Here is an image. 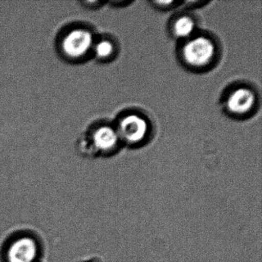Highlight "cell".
Returning <instances> with one entry per match:
<instances>
[{
  "instance_id": "obj_4",
  "label": "cell",
  "mask_w": 262,
  "mask_h": 262,
  "mask_svg": "<svg viewBox=\"0 0 262 262\" xmlns=\"http://www.w3.org/2000/svg\"><path fill=\"white\" fill-rule=\"evenodd\" d=\"M114 125L121 142L128 146L142 145L151 136V120L142 112L123 113Z\"/></svg>"
},
{
  "instance_id": "obj_2",
  "label": "cell",
  "mask_w": 262,
  "mask_h": 262,
  "mask_svg": "<svg viewBox=\"0 0 262 262\" xmlns=\"http://www.w3.org/2000/svg\"><path fill=\"white\" fill-rule=\"evenodd\" d=\"M220 44L217 38L207 32L198 31L181 42L179 57L186 68L204 71L211 68L219 59Z\"/></svg>"
},
{
  "instance_id": "obj_7",
  "label": "cell",
  "mask_w": 262,
  "mask_h": 262,
  "mask_svg": "<svg viewBox=\"0 0 262 262\" xmlns=\"http://www.w3.org/2000/svg\"><path fill=\"white\" fill-rule=\"evenodd\" d=\"M38 247L31 237H22L12 242L7 252L9 262H33L37 256Z\"/></svg>"
},
{
  "instance_id": "obj_3",
  "label": "cell",
  "mask_w": 262,
  "mask_h": 262,
  "mask_svg": "<svg viewBox=\"0 0 262 262\" xmlns=\"http://www.w3.org/2000/svg\"><path fill=\"white\" fill-rule=\"evenodd\" d=\"M122 143L114 124H93L78 139L77 149L83 156H108L114 154Z\"/></svg>"
},
{
  "instance_id": "obj_5",
  "label": "cell",
  "mask_w": 262,
  "mask_h": 262,
  "mask_svg": "<svg viewBox=\"0 0 262 262\" xmlns=\"http://www.w3.org/2000/svg\"><path fill=\"white\" fill-rule=\"evenodd\" d=\"M258 99L254 86L249 84L237 83L225 93L222 103L227 114L233 118L244 119L257 110Z\"/></svg>"
},
{
  "instance_id": "obj_6",
  "label": "cell",
  "mask_w": 262,
  "mask_h": 262,
  "mask_svg": "<svg viewBox=\"0 0 262 262\" xmlns=\"http://www.w3.org/2000/svg\"><path fill=\"white\" fill-rule=\"evenodd\" d=\"M170 35L179 42H183L195 34L198 30V20L194 14L182 12L171 18L169 26Z\"/></svg>"
},
{
  "instance_id": "obj_11",
  "label": "cell",
  "mask_w": 262,
  "mask_h": 262,
  "mask_svg": "<svg viewBox=\"0 0 262 262\" xmlns=\"http://www.w3.org/2000/svg\"><path fill=\"white\" fill-rule=\"evenodd\" d=\"M133 2H127V1H113V2H110V5L113 6L114 7H125V6L128 5V4H131Z\"/></svg>"
},
{
  "instance_id": "obj_1",
  "label": "cell",
  "mask_w": 262,
  "mask_h": 262,
  "mask_svg": "<svg viewBox=\"0 0 262 262\" xmlns=\"http://www.w3.org/2000/svg\"><path fill=\"white\" fill-rule=\"evenodd\" d=\"M96 36L94 30L88 24H67L56 36V52L62 60L69 63L84 62L92 57Z\"/></svg>"
},
{
  "instance_id": "obj_9",
  "label": "cell",
  "mask_w": 262,
  "mask_h": 262,
  "mask_svg": "<svg viewBox=\"0 0 262 262\" xmlns=\"http://www.w3.org/2000/svg\"><path fill=\"white\" fill-rule=\"evenodd\" d=\"M182 3L181 1H151L150 4L155 8L159 10H169L173 7H177L179 5H182Z\"/></svg>"
},
{
  "instance_id": "obj_10",
  "label": "cell",
  "mask_w": 262,
  "mask_h": 262,
  "mask_svg": "<svg viewBox=\"0 0 262 262\" xmlns=\"http://www.w3.org/2000/svg\"><path fill=\"white\" fill-rule=\"evenodd\" d=\"M106 4V2L102 3L101 1H85V2H81L82 7L92 10L101 8L102 6Z\"/></svg>"
},
{
  "instance_id": "obj_8",
  "label": "cell",
  "mask_w": 262,
  "mask_h": 262,
  "mask_svg": "<svg viewBox=\"0 0 262 262\" xmlns=\"http://www.w3.org/2000/svg\"><path fill=\"white\" fill-rule=\"evenodd\" d=\"M119 52V44L110 35L96 36L92 51V57L100 62L113 60Z\"/></svg>"
}]
</instances>
